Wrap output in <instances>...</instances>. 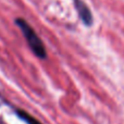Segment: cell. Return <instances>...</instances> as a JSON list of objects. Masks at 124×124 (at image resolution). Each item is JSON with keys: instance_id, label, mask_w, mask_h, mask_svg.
Returning <instances> with one entry per match:
<instances>
[{"instance_id": "6da1fadb", "label": "cell", "mask_w": 124, "mask_h": 124, "mask_svg": "<svg viewBox=\"0 0 124 124\" xmlns=\"http://www.w3.org/2000/svg\"><path fill=\"white\" fill-rule=\"evenodd\" d=\"M15 24L21 30L22 34L24 35L26 43H27L30 49L33 51V54L41 60L47 59V51H46L45 45L41 41V39L39 38V36L37 35V33L35 32L34 28L22 17L15 19Z\"/></svg>"}, {"instance_id": "3957f363", "label": "cell", "mask_w": 124, "mask_h": 124, "mask_svg": "<svg viewBox=\"0 0 124 124\" xmlns=\"http://www.w3.org/2000/svg\"><path fill=\"white\" fill-rule=\"evenodd\" d=\"M15 114L19 116L20 120H22L26 124H43L40 121H38L33 116H31L28 112L24 111V110H22V109H15Z\"/></svg>"}, {"instance_id": "7a4b0ae2", "label": "cell", "mask_w": 124, "mask_h": 124, "mask_svg": "<svg viewBox=\"0 0 124 124\" xmlns=\"http://www.w3.org/2000/svg\"><path fill=\"white\" fill-rule=\"evenodd\" d=\"M73 4H74V8L76 9L77 14L84 25L87 27L92 26L94 23V17H93V14L87 4L83 0H73Z\"/></svg>"}]
</instances>
